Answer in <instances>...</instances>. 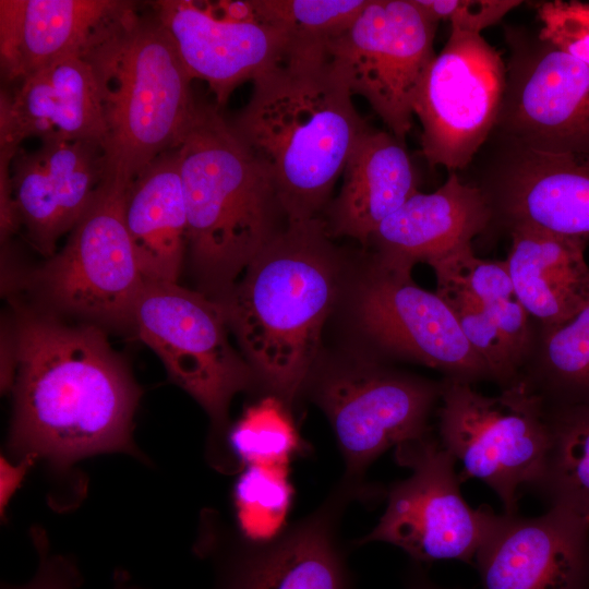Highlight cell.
<instances>
[{"instance_id":"14","label":"cell","mask_w":589,"mask_h":589,"mask_svg":"<svg viewBox=\"0 0 589 589\" xmlns=\"http://www.w3.org/2000/svg\"><path fill=\"white\" fill-rule=\"evenodd\" d=\"M496 128L508 144L589 154V65L538 37L516 50Z\"/></svg>"},{"instance_id":"31","label":"cell","mask_w":589,"mask_h":589,"mask_svg":"<svg viewBox=\"0 0 589 589\" xmlns=\"http://www.w3.org/2000/svg\"><path fill=\"white\" fill-rule=\"evenodd\" d=\"M292 497L287 466L249 465L235 490L242 531L259 543L280 531Z\"/></svg>"},{"instance_id":"33","label":"cell","mask_w":589,"mask_h":589,"mask_svg":"<svg viewBox=\"0 0 589 589\" xmlns=\"http://www.w3.org/2000/svg\"><path fill=\"white\" fill-rule=\"evenodd\" d=\"M538 38L589 65V3L544 1L537 5Z\"/></svg>"},{"instance_id":"35","label":"cell","mask_w":589,"mask_h":589,"mask_svg":"<svg viewBox=\"0 0 589 589\" xmlns=\"http://www.w3.org/2000/svg\"><path fill=\"white\" fill-rule=\"evenodd\" d=\"M40 554L38 568L33 578L21 586H3V589H79L82 584L81 574L75 564L65 557L49 555L47 542L39 530L34 537ZM113 589H140L130 584L125 573L118 572L115 576Z\"/></svg>"},{"instance_id":"29","label":"cell","mask_w":589,"mask_h":589,"mask_svg":"<svg viewBox=\"0 0 589 589\" xmlns=\"http://www.w3.org/2000/svg\"><path fill=\"white\" fill-rule=\"evenodd\" d=\"M426 263L435 274V292L450 310L490 305L515 297L506 261L479 259L471 243Z\"/></svg>"},{"instance_id":"12","label":"cell","mask_w":589,"mask_h":589,"mask_svg":"<svg viewBox=\"0 0 589 589\" xmlns=\"http://www.w3.org/2000/svg\"><path fill=\"white\" fill-rule=\"evenodd\" d=\"M413 265L378 253L357 294L363 332L382 349L443 371L449 380L491 378L449 306L413 281Z\"/></svg>"},{"instance_id":"18","label":"cell","mask_w":589,"mask_h":589,"mask_svg":"<svg viewBox=\"0 0 589 589\" xmlns=\"http://www.w3.org/2000/svg\"><path fill=\"white\" fill-rule=\"evenodd\" d=\"M89 142L104 147L106 123L93 67L84 55L57 60L0 96V152L27 139ZM104 149V148H103Z\"/></svg>"},{"instance_id":"7","label":"cell","mask_w":589,"mask_h":589,"mask_svg":"<svg viewBox=\"0 0 589 589\" xmlns=\"http://www.w3.org/2000/svg\"><path fill=\"white\" fill-rule=\"evenodd\" d=\"M125 191L105 181L63 248L24 276L51 311L97 326H131L145 280L124 224Z\"/></svg>"},{"instance_id":"1","label":"cell","mask_w":589,"mask_h":589,"mask_svg":"<svg viewBox=\"0 0 589 589\" xmlns=\"http://www.w3.org/2000/svg\"><path fill=\"white\" fill-rule=\"evenodd\" d=\"M100 328L17 310L9 440L16 457L63 469L99 453L136 454L131 430L142 392Z\"/></svg>"},{"instance_id":"17","label":"cell","mask_w":589,"mask_h":589,"mask_svg":"<svg viewBox=\"0 0 589 589\" xmlns=\"http://www.w3.org/2000/svg\"><path fill=\"white\" fill-rule=\"evenodd\" d=\"M10 173L21 228L29 243L49 259L101 189L105 153L99 144L89 142H46L34 151L21 146Z\"/></svg>"},{"instance_id":"20","label":"cell","mask_w":589,"mask_h":589,"mask_svg":"<svg viewBox=\"0 0 589 589\" xmlns=\"http://www.w3.org/2000/svg\"><path fill=\"white\" fill-rule=\"evenodd\" d=\"M128 2L0 0L2 77L17 84L57 60L84 53Z\"/></svg>"},{"instance_id":"22","label":"cell","mask_w":589,"mask_h":589,"mask_svg":"<svg viewBox=\"0 0 589 589\" xmlns=\"http://www.w3.org/2000/svg\"><path fill=\"white\" fill-rule=\"evenodd\" d=\"M507 259L514 292L543 327L561 325L589 305L588 240L527 226L512 228Z\"/></svg>"},{"instance_id":"3","label":"cell","mask_w":589,"mask_h":589,"mask_svg":"<svg viewBox=\"0 0 589 589\" xmlns=\"http://www.w3.org/2000/svg\"><path fill=\"white\" fill-rule=\"evenodd\" d=\"M318 219L288 224L219 301L251 365L291 401L315 359L336 297V269Z\"/></svg>"},{"instance_id":"34","label":"cell","mask_w":589,"mask_h":589,"mask_svg":"<svg viewBox=\"0 0 589 589\" xmlns=\"http://www.w3.org/2000/svg\"><path fill=\"white\" fill-rule=\"evenodd\" d=\"M434 21H448L450 29L481 34L521 4L519 0H414Z\"/></svg>"},{"instance_id":"30","label":"cell","mask_w":589,"mask_h":589,"mask_svg":"<svg viewBox=\"0 0 589 589\" xmlns=\"http://www.w3.org/2000/svg\"><path fill=\"white\" fill-rule=\"evenodd\" d=\"M230 444L248 466H287L301 441L283 400L266 397L247 409L230 432Z\"/></svg>"},{"instance_id":"24","label":"cell","mask_w":589,"mask_h":589,"mask_svg":"<svg viewBox=\"0 0 589 589\" xmlns=\"http://www.w3.org/2000/svg\"><path fill=\"white\" fill-rule=\"evenodd\" d=\"M123 217L144 280L177 283L188 252V216L176 148L129 184Z\"/></svg>"},{"instance_id":"6","label":"cell","mask_w":589,"mask_h":589,"mask_svg":"<svg viewBox=\"0 0 589 589\" xmlns=\"http://www.w3.org/2000/svg\"><path fill=\"white\" fill-rule=\"evenodd\" d=\"M440 399V443L462 464L460 480L484 482L505 514H517L520 490L541 481L552 444L543 397L521 376L494 396L446 378Z\"/></svg>"},{"instance_id":"16","label":"cell","mask_w":589,"mask_h":589,"mask_svg":"<svg viewBox=\"0 0 589 589\" xmlns=\"http://www.w3.org/2000/svg\"><path fill=\"white\" fill-rule=\"evenodd\" d=\"M474 558L482 589H589V517L497 515Z\"/></svg>"},{"instance_id":"19","label":"cell","mask_w":589,"mask_h":589,"mask_svg":"<svg viewBox=\"0 0 589 589\" xmlns=\"http://www.w3.org/2000/svg\"><path fill=\"white\" fill-rule=\"evenodd\" d=\"M496 187L497 205L512 228L589 240V154L510 144Z\"/></svg>"},{"instance_id":"5","label":"cell","mask_w":589,"mask_h":589,"mask_svg":"<svg viewBox=\"0 0 589 589\" xmlns=\"http://www.w3.org/2000/svg\"><path fill=\"white\" fill-rule=\"evenodd\" d=\"M176 149L187 253L204 288L219 300L280 232L277 219L285 213L263 167L214 107L197 105Z\"/></svg>"},{"instance_id":"13","label":"cell","mask_w":589,"mask_h":589,"mask_svg":"<svg viewBox=\"0 0 589 589\" xmlns=\"http://www.w3.org/2000/svg\"><path fill=\"white\" fill-rule=\"evenodd\" d=\"M191 79L205 81L219 107L287 53L291 37L262 20L251 0L151 2Z\"/></svg>"},{"instance_id":"28","label":"cell","mask_w":589,"mask_h":589,"mask_svg":"<svg viewBox=\"0 0 589 589\" xmlns=\"http://www.w3.org/2000/svg\"><path fill=\"white\" fill-rule=\"evenodd\" d=\"M467 341L503 387L521 377L531 347L529 314L515 297L452 310Z\"/></svg>"},{"instance_id":"21","label":"cell","mask_w":589,"mask_h":589,"mask_svg":"<svg viewBox=\"0 0 589 589\" xmlns=\"http://www.w3.org/2000/svg\"><path fill=\"white\" fill-rule=\"evenodd\" d=\"M492 208L481 188L456 171L436 191L411 195L376 229L378 253L416 264L471 243L490 223Z\"/></svg>"},{"instance_id":"4","label":"cell","mask_w":589,"mask_h":589,"mask_svg":"<svg viewBox=\"0 0 589 589\" xmlns=\"http://www.w3.org/2000/svg\"><path fill=\"white\" fill-rule=\"evenodd\" d=\"M103 107L106 180L129 184L161 154L177 148L197 105L191 76L155 12L129 1L83 53Z\"/></svg>"},{"instance_id":"10","label":"cell","mask_w":589,"mask_h":589,"mask_svg":"<svg viewBox=\"0 0 589 589\" xmlns=\"http://www.w3.org/2000/svg\"><path fill=\"white\" fill-rule=\"evenodd\" d=\"M437 24L414 0H369L348 28L324 44L351 94L364 97L402 144L418 87L435 56Z\"/></svg>"},{"instance_id":"36","label":"cell","mask_w":589,"mask_h":589,"mask_svg":"<svg viewBox=\"0 0 589 589\" xmlns=\"http://www.w3.org/2000/svg\"><path fill=\"white\" fill-rule=\"evenodd\" d=\"M35 460L34 457H26L20 465L13 467L8 460L1 459V506H5L14 490L19 486L26 470Z\"/></svg>"},{"instance_id":"9","label":"cell","mask_w":589,"mask_h":589,"mask_svg":"<svg viewBox=\"0 0 589 589\" xmlns=\"http://www.w3.org/2000/svg\"><path fill=\"white\" fill-rule=\"evenodd\" d=\"M395 457L411 474L389 488L383 516L359 542H386L418 562L472 564L497 514L467 504L456 459L429 434L397 445Z\"/></svg>"},{"instance_id":"2","label":"cell","mask_w":589,"mask_h":589,"mask_svg":"<svg viewBox=\"0 0 589 589\" xmlns=\"http://www.w3.org/2000/svg\"><path fill=\"white\" fill-rule=\"evenodd\" d=\"M324 45L292 40L253 81L231 129L269 177L288 224L317 219L346 161L370 128Z\"/></svg>"},{"instance_id":"32","label":"cell","mask_w":589,"mask_h":589,"mask_svg":"<svg viewBox=\"0 0 589 589\" xmlns=\"http://www.w3.org/2000/svg\"><path fill=\"white\" fill-rule=\"evenodd\" d=\"M369 0H251L256 14L291 40L324 45L348 28Z\"/></svg>"},{"instance_id":"25","label":"cell","mask_w":589,"mask_h":589,"mask_svg":"<svg viewBox=\"0 0 589 589\" xmlns=\"http://www.w3.org/2000/svg\"><path fill=\"white\" fill-rule=\"evenodd\" d=\"M218 589H350L325 516L260 543L231 564Z\"/></svg>"},{"instance_id":"37","label":"cell","mask_w":589,"mask_h":589,"mask_svg":"<svg viewBox=\"0 0 589 589\" xmlns=\"http://www.w3.org/2000/svg\"><path fill=\"white\" fill-rule=\"evenodd\" d=\"M409 589H438L431 585L430 582L422 580V579H414L411 584Z\"/></svg>"},{"instance_id":"15","label":"cell","mask_w":589,"mask_h":589,"mask_svg":"<svg viewBox=\"0 0 589 589\" xmlns=\"http://www.w3.org/2000/svg\"><path fill=\"white\" fill-rule=\"evenodd\" d=\"M442 384L377 370L325 378L316 399L326 412L348 472H362L392 446L422 437Z\"/></svg>"},{"instance_id":"27","label":"cell","mask_w":589,"mask_h":589,"mask_svg":"<svg viewBox=\"0 0 589 589\" xmlns=\"http://www.w3.org/2000/svg\"><path fill=\"white\" fill-rule=\"evenodd\" d=\"M521 376L548 406H589V305L543 327L539 357Z\"/></svg>"},{"instance_id":"11","label":"cell","mask_w":589,"mask_h":589,"mask_svg":"<svg viewBox=\"0 0 589 589\" xmlns=\"http://www.w3.org/2000/svg\"><path fill=\"white\" fill-rule=\"evenodd\" d=\"M506 84L501 52L481 34L450 29L428 65L412 110L431 166L465 168L495 129Z\"/></svg>"},{"instance_id":"8","label":"cell","mask_w":589,"mask_h":589,"mask_svg":"<svg viewBox=\"0 0 589 589\" xmlns=\"http://www.w3.org/2000/svg\"><path fill=\"white\" fill-rule=\"evenodd\" d=\"M131 326L163 361L170 378L216 423L236 393L251 381V369L228 339L223 303L178 283L145 281Z\"/></svg>"},{"instance_id":"23","label":"cell","mask_w":589,"mask_h":589,"mask_svg":"<svg viewBox=\"0 0 589 589\" xmlns=\"http://www.w3.org/2000/svg\"><path fill=\"white\" fill-rule=\"evenodd\" d=\"M418 191L405 144L390 132L369 128L344 167L341 190L332 206L330 232L366 243L378 226Z\"/></svg>"},{"instance_id":"26","label":"cell","mask_w":589,"mask_h":589,"mask_svg":"<svg viewBox=\"0 0 589 589\" xmlns=\"http://www.w3.org/2000/svg\"><path fill=\"white\" fill-rule=\"evenodd\" d=\"M552 444L536 491L550 507L589 517V406H548Z\"/></svg>"}]
</instances>
